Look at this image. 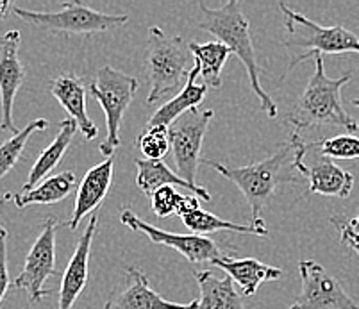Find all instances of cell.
<instances>
[{"label": "cell", "mask_w": 359, "mask_h": 309, "mask_svg": "<svg viewBox=\"0 0 359 309\" xmlns=\"http://www.w3.org/2000/svg\"><path fill=\"white\" fill-rule=\"evenodd\" d=\"M75 172L67 170L61 174H55L41 181L36 188L29 191H20V193H8L4 197L6 202H13L16 207L32 206V204H41V206H48V204H57L72 193L75 186Z\"/></svg>", "instance_id": "21"}, {"label": "cell", "mask_w": 359, "mask_h": 309, "mask_svg": "<svg viewBox=\"0 0 359 309\" xmlns=\"http://www.w3.org/2000/svg\"><path fill=\"white\" fill-rule=\"evenodd\" d=\"M279 9L285 18V45L290 52L288 71L302 61L315 60V56L347 52L359 54V38L344 25L324 27L286 4H279Z\"/></svg>", "instance_id": "4"}, {"label": "cell", "mask_w": 359, "mask_h": 309, "mask_svg": "<svg viewBox=\"0 0 359 309\" xmlns=\"http://www.w3.org/2000/svg\"><path fill=\"white\" fill-rule=\"evenodd\" d=\"M302 291L288 309H359L341 282L313 259L299 261Z\"/></svg>", "instance_id": "10"}, {"label": "cell", "mask_w": 359, "mask_h": 309, "mask_svg": "<svg viewBox=\"0 0 359 309\" xmlns=\"http://www.w3.org/2000/svg\"><path fill=\"white\" fill-rule=\"evenodd\" d=\"M331 224L339 231L341 238H352V240H355V242H359V236L358 234L352 233V229L348 227V224H347V218H345L344 214H336V217H332Z\"/></svg>", "instance_id": "31"}, {"label": "cell", "mask_w": 359, "mask_h": 309, "mask_svg": "<svg viewBox=\"0 0 359 309\" xmlns=\"http://www.w3.org/2000/svg\"><path fill=\"white\" fill-rule=\"evenodd\" d=\"M136 92H138V79L115 70L109 64L100 68L97 71V79L90 84L91 97L100 104L106 113L107 135L99 147L104 158H113V152L118 149L123 115L130 102L135 100Z\"/></svg>", "instance_id": "6"}, {"label": "cell", "mask_w": 359, "mask_h": 309, "mask_svg": "<svg viewBox=\"0 0 359 309\" xmlns=\"http://www.w3.org/2000/svg\"><path fill=\"white\" fill-rule=\"evenodd\" d=\"M15 15L34 27L50 32H67V34H95L107 32L126 25L129 22L127 15H107L100 13L79 0L67 2L60 11H31L24 8H13Z\"/></svg>", "instance_id": "7"}, {"label": "cell", "mask_w": 359, "mask_h": 309, "mask_svg": "<svg viewBox=\"0 0 359 309\" xmlns=\"http://www.w3.org/2000/svg\"><path fill=\"white\" fill-rule=\"evenodd\" d=\"M347 224H348V227L352 229V233L358 234L359 236V213L355 214L354 218H351V220H347Z\"/></svg>", "instance_id": "34"}, {"label": "cell", "mask_w": 359, "mask_h": 309, "mask_svg": "<svg viewBox=\"0 0 359 309\" xmlns=\"http://www.w3.org/2000/svg\"><path fill=\"white\" fill-rule=\"evenodd\" d=\"M188 48L195 60V67L198 68V77L204 81V86L218 90L222 86V70L231 54L229 48L222 41H188Z\"/></svg>", "instance_id": "24"}, {"label": "cell", "mask_w": 359, "mask_h": 309, "mask_svg": "<svg viewBox=\"0 0 359 309\" xmlns=\"http://www.w3.org/2000/svg\"><path fill=\"white\" fill-rule=\"evenodd\" d=\"M9 9H11V4H9L8 0H0V20H4L6 16H8Z\"/></svg>", "instance_id": "33"}, {"label": "cell", "mask_w": 359, "mask_h": 309, "mask_svg": "<svg viewBox=\"0 0 359 309\" xmlns=\"http://www.w3.org/2000/svg\"><path fill=\"white\" fill-rule=\"evenodd\" d=\"M309 147L316 149L320 156L331 159H359V136L339 135L334 138L320 139L309 143Z\"/></svg>", "instance_id": "27"}, {"label": "cell", "mask_w": 359, "mask_h": 309, "mask_svg": "<svg viewBox=\"0 0 359 309\" xmlns=\"http://www.w3.org/2000/svg\"><path fill=\"white\" fill-rule=\"evenodd\" d=\"M211 265L222 268L234 281V284L240 286L241 294L245 297H252L257 294V289L263 282L277 281L283 277V270L276 266L264 265L263 261L254 258L238 259L233 256H222L211 261Z\"/></svg>", "instance_id": "17"}, {"label": "cell", "mask_w": 359, "mask_h": 309, "mask_svg": "<svg viewBox=\"0 0 359 309\" xmlns=\"http://www.w3.org/2000/svg\"><path fill=\"white\" fill-rule=\"evenodd\" d=\"M113 172H115V159H104L97 167L90 168L84 174L77 195H75V206L72 211V218L65 226L75 231L79 227L88 214H91L100 204L104 202L107 191H109L111 183H113Z\"/></svg>", "instance_id": "16"}, {"label": "cell", "mask_w": 359, "mask_h": 309, "mask_svg": "<svg viewBox=\"0 0 359 309\" xmlns=\"http://www.w3.org/2000/svg\"><path fill=\"white\" fill-rule=\"evenodd\" d=\"M191 52L188 41L179 36H168L163 29L150 27L145 48V68L149 74L150 92L147 102L154 104L168 93L184 88L190 77Z\"/></svg>", "instance_id": "5"}, {"label": "cell", "mask_w": 359, "mask_h": 309, "mask_svg": "<svg viewBox=\"0 0 359 309\" xmlns=\"http://www.w3.org/2000/svg\"><path fill=\"white\" fill-rule=\"evenodd\" d=\"M55 234L57 220L50 217L45 220L38 238L32 243L25 258L24 270L13 281V288L24 289L31 304L43 301L52 294L50 289H45V282L55 275Z\"/></svg>", "instance_id": "9"}, {"label": "cell", "mask_w": 359, "mask_h": 309, "mask_svg": "<svg viewBox=\"0 0 359 309\" xmlns=\"http://www.w3.org/2000/svg\"><path fill=\"white\" fill-rule=\"evenodd\" d=\"M309 143H304L297 131L290 135L279 151L263 161L245 165V167H229L224 163L213 161V159H202L204 165L213 168L215 172L236 184L238 190L243 195L245 202L249 204L252 211L254 226H266L263 220L264 207L273 200L277 188L285 183H295L292 170H295V161L299 156L308 154Z\"/></svg>", "instance_id": "1"}, {"label": "cell", "mask_w": 359, "mask_h": 309, "mask_svg": "<svg viewBox=\"0 0 359 309\" xmlns=\"http://www.w3.org/2000/svg\"><path fill=\"white\" fill-rule=\"evenodd\" d=\"M341 242L347 243L348 247H352V249H354V252L358 254V258H359V242H355V240H352V238H341Z\"/></svg>", "instance_id": "35"}, {"label": "cell", "mask_w": 359, "mask_h": 309, "mask_svg": "<svg viewBox=\"0 0 359 309\" xmlns=\"http://www.w3.org/2000/svg\"><path fill=\"white\" fill-rule=\"evenodd\" d=\"M20 41V32L15 29L0 38V107H2L0 129L11 131L15 135L18 131L13 120V104L25 81V68L18 56Z\"/></svg>", "instance_id": "12"}, {"label": "cell", "mask_w": 359, "mask_h": 309, "mask_svg": "<svg viewBox=\"0 0 359 309\" xmlns=\"http://www.w3.org/2000/svg\"><path fill=\"white\" fill-rule=\"evenodd\" d=\"M201 207V198L195 197V195H184V198H182L181 202V207H179V217H184V214L191 213V211L198 210Z\"/></svg>", "instance_id": "32"}, {"label": "cell", "mask_w": 359, "mask_h": 309, "mask_svg": "<svg viewBox=\"0 0 359 309\" xmlns=\"http://www.w3.org/2000/svg\"><path fill=\"white\" fill-rule=\"evenodd\" d=\"M97 226H99V217L91 214L90 222H88L86 229L81 234L77 247H75L74 254H72L70 261H68L67 268L63 272L60 286V304L57 309H72L75 301L79 298L84 288L88 284V261H90L91 252V242L95 236Z\"/></svg>", "instance_id": "15"}, {"label": "cell", "mask_w": 359, "mask_h": 309, "mask_svg": "<svg viewBox=\"0 0 359 309\" xmlns=\"http://www.w3.org/2000/svg\"><path fill=\"white\" fill-rule=\"evenodd\" d=\"M135 165L138 168V175H136V184H138L140 190L145 195H152L158 190L165 186H174V188H184V190L191 191L195 197H198L201 200H211V193L205 191L202 186H194L188 181L181 177L177 172H174L172 168L166 165L163 159H135Z\"/></svg>", "instance_id": "19"}, {"label": "cell", "mask_w": 359, "mask_h": 309, "mask_svg": "<svg viewBox=\"0 0 359 309\" xmlns=\"http://www.w3.org/2000/svg\"><path fill=\"white\" fill-rule=\"evenodd\" d=\"M352 104H354V106H355V107H358V109H359V99L352 100Z\"/></svg>", "instance_id": "36"}, {"label": "cell", "mask_w": 359, "mask_h": 309, "mask_svg": "<svg viewBox=\"0 0 359 309\" xmlns=\"http://www.w3.org/2000/svg\"><path fill=\"white\" fill-rule=\"evenodd\" d=\"M47 127H48V120L45 118L32 120V122L27 123L24 129H20L16 135H13L11 138L6 139V142L0 145V179L6 177V175L16 167V163L20 161L22 154H24L31 136L34 135V132L45 131Z\"/></svg>", "instance_id": "26"}, {"label": "cell", "mask_w": 359, "mask_h": 309, "mask_svg": "<svg viewBox=\"0 0 359 309\" xmlns=\"http://www.w3.org/2000/svg\"><path fill=\"white\" fill-rule=\"evenodd\" d=\"M50 93L55 100L67 109L70 118L77 123L79 131L83 132L88 142L95 139L99 129L86 111V86L83 81L75 76H60L50 83Z\"/></svg>", "instance_id": "18"}, {"label": "cell", "mask_w": 359, "mask_h": 309, "mask_svg": "<svg viewBox=\"0 0 359 309\" xmlns=\"http://www.w3.org/2000/svg\"><path fill=\"white\" fill-rule=\"evenodd\" d=\"M197 77L198 68L194 67L190 71V77L186 81L184 88H182L181 92H179L174 99L168 100L166 104H163L158 111L150 116L149 122H147V127H170L175 120L181 118L182 115H186V113L191 111V109H197V106L205 99V93H208V86L195 83Z\"/></svg>", "instance_id": "23"}, {"label": "cell", "mask_w": 359, "mask_h": 309, "mask_svg": "<svg viewBox=\"0 0 359 309\" xmlns=\"http://www.w3.org/2000/svg\"><path fill=\"white\" fill-rule=\"evenodd\" d=\"M198 9H201V15H198L201 27L213 34L217 41H222L229 48L231 54H236L238 60L243 63L245 70L249 74L250 88L259 99L261 109L266 113L269 118H276V100L264 92L259 83V63H257L256 48H254L252 38H250L249 20L245 18L243 11H241V2L229 0L222 8H210L201 2Z\"/></svg>", "instance_id": "3"}, {"label": "cell", "mask_w": 359, "mask_h": 309, "mask_svg": "<svg viewBox=\"0 0 359 309\" xmlns=\"http://www.w3.org/2000/svg\"><path fill=\"white\" fill-rule=\"evenodd\" d=\"M77 129H79V127H77V123L72 118L63 120V122L60 123V129H57L55 138L52 139L50 145L38 156V159H36L34 165H32L22 191H29L32 190V188H36L41 181L47 179V175L50 174V172L55 170V167L63 161L65 154H67L68 147H70V143L74 142V136L75 132H77Z\"/></svg>", "instance_id": "20"}, {"label": "cell", "mask_w": 359, "mask_h": 309, "mask_svg": "<svg viewBox=\"0 0 359 309\" xmlns=\"http://www.w3.org/2000/svg\"><path fill=\"white\" fill-rule=\"evenodd\" d=\"M351 71H347L345 76L332 79L325 74L324 56H315V71L286 116V123H290L297 132L322 125L344 127L351 135L358 131L359 123L345 111L341 104V88L351 81Z\"/></svg>", "instance_id": "2"}, {"label": "cell", "mask_w": 359, "mask_h": 309, "mask_svg": "<svg viewBox=\"0 0 359 309\" xmlns=\"http://www.w3.org/2000/svg\"><path fill=\"white\" fill-rule=\"evenodd\" d=\"M182 222L194 234L198 236H205L208 233H217V231H231V233H241V234H254V236H269V229L266 226H243V224L231 222V220H224V218L217 217V214L204 211L202 207L191 211V213L182 217Z\"/></svg>", "instance_id": "25"}, {"label": "cell", "mask_w": 359, "mask_h": 309, "mask_svg": "<svg viewBox=\"0 0 359 309\" xmlns=\"http://www.w3.org/2000/svg\"><path fill=\"white\" fill-rule=\"evenodd\" d=\"M213 116V109H191L168 127L172 145L170 151L174 154L177 174L194 186H198L197 172L201 165L202 142Z\"/></svg>", "instance_id": "8"}, {"label": "cell", "mask_w": 359, "mask_h": 309, "mask_svg": "<svg viewBox=\"0 0 359 309\" xmlns=\"http://www.w3.org/2000/svg\"><path fill=\"white\" fill-rule=\"evenodd\" d=\"M306 154L299 156L295 161V170L308 179V191L325 197L347 198L354 188V175L338 167L331 158L320 156L313 159L311 165L304 163Z\"/></svg>", "instance_id": "14"}, {"label": "cell", "mask_w": 359, "mask_h": 309, "mask_svg": "<svg viewBox=\"0 0 359 309\" xmlns=\"http://www.w3.org/2000/svg\"><path fill=\"white\" fill-rule=\"evenodd\" d=\"M9 288H13V282L9 279L8 268V231L0 226V304L4 301Z\"/></svg>", "instance_id": "30"}, {"label": "cell", "mask_w": 359, "mask_h": 309, "mask_svg": "<svg viewBox=\"0 0 359 309\" xmlns=\"http://www.w3.org/2000/svg\"><path fill=\"white\" fill-rule=\"evenodd\" d=\"M120 222L126 227H129L130 231H135V233L145 234L147 238L152 243H156V245L177 250L182 258H186L190 263H211L213 259L224 256V249L215 240L208 238V236H198V234L194 233H166V231L158 229L152 224L142 220L135 211L130 210H122Z\"/></svg>", "instance_id": "11"}, {"label": "cell", "mask_w": 359, "mask_h": 309, "mask_svg": "<svg viewBox=\"0 0 359 309\" xmlns=\"http://www.w3.org/2000/svg\"><path fill=\"white\" fill-rule=\"evenodd\" d=\"M197 301L190 304H177L163 298L150 288L149 277L142 270L130 266L126 270V279L107 297L104 309H195Z\"/></svg>", "instance_id": "13"}, {"label": "cell", "mask_w": 359, "mask_h": 309, "mask_svg": "<svg viewBox=\"0 0 359 309\" xmlns=\"http://www.w3.org/2000/svg\"><path fill=\"white\" fill-rule=\"evenodd\" d=\"M136 147L142 151L145 159H161L172 149L170 131L165 125L145 127V131L136 139Z\"/></svg>", "instance_id": "28"}, {"label": "cell", "mask_w": 359, "mask_h": 309, "mask_svg": "<svg viewBox=\"0 0 359 309\" xmlns=\"http://www.w3.org/2000/svg\"><path fill=\"white\" fill-rule=\"evenodd\" d=\"M201 298L195 309H247L231 277H217L210 270L195 272Z\"/></svg>", "instance_id": "22"}, {"label": "cell", "mask_w": 359, "mask_h": 309, "mask_svg": "<svg viewBox=\"0 0 359 309\" xmlns=\"http://www.w3.org/2000/svg\"><path fill=\"white\" fill-rule=\"evenodd\" d=\"M182 198H184V195L179 193L174 186L161 188V190H158L152 197H150L152 211H154L159 218H168L174 213L177 214Z\"/></svg>", "instance_id": "29"}]
</instances>
